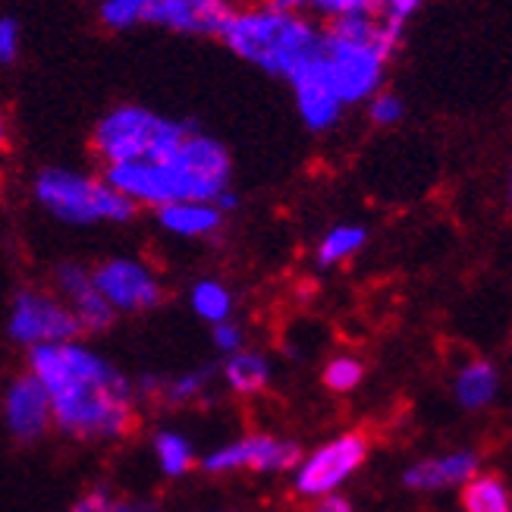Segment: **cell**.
I'll return each mask as SVG.
<instances>
[{
    "label": "cell",
    "mask_w": 512,
    "mask_h": 512,
    "mask_svg": "<svg viewBox=\"0 0 512 512\" xmlns=\"http://www.w3.org/2000/svg\"><path fill=\"white\" fill-rule=\"evenodd\" d=\"M365 110H368V120L374 126H396L399 120L406 117V101L399 98L396 92H387V88H381L371 101H365Z\"/></svg>",
    "instance_id": "cb8c5ba5"
},
{
    "label": "cell",
    "mask_w": 512,
    "mask_h": 512,
    "mask_svg": "<svg viewBox=\"0 0 512 512\" xmlns=\"http://www.w3.org/2000/svg\"><path fill=\"white\" fill-rule=\"evenodd\" d=\"M192 308L195 315H202L205 321H230V311H233V296L224 283L217 280H198L192 286Z\"/></svg>",
    "instance_id": "ffe728a7"
},
{
    "label": "cell",
    "mask_w": 512,
    "mask_h": 512,
    "mask_svg": "<svg viewBox=\"0 0 512 512\" xmlns=\"http://www.w3.org/2000/svg\"><path fill=\"white\" fill-rule=\"evenodd\" d=\"M32 374L51 396V415L66 434L123 437L136 428L126 377L76 343L32 346Z\"/></svg>",
    "instance_id": "6da1fadb"
},
{
    "label": "cell",
    "mask_w": 512,
    "mask_h": 512,
    "mask_svg": "<svg viewBox=\"0 0 512 512\" xmlns=\"http://www.w3.org/2000/svg\"><path fill=\"white\" fill-rule=\"evenodd\" d=\"M22 54V29L13 16H0V66H13Z\"/></svg>",
    "instance_id": "4316f807"
},
{
    "label": "cell",
    "mask_w": 512,
    "mask_h": 512,
    "mask_svg": "<svg viewBox=\"0 0 512 512\" xmlns=\"http://www.w3.org/2000/svg\"><path fill=\"white\" fill-rule=\"evenodd\" d=\"M462 509L465 512H512L506 484L494 475H475L462 484Z\"/></svg>",
    "instance_id": "e0dca14e"
},
{
    "label": "cell",
    "mask_w": 512,
    "mask_h": 512,
    "mask_svg": "<svg viewBox=\"0 0 512 512\" xmlns=\"http://www.w3.org/2000/svg\"><path fill=\"white\" fill-rule=\"evenodd\" d=\"M70 512H148L145 506H136V503H123V500H114L104 491H95L82 497Z\"/></svg>",
    "instance_id": "83f0119b"
},
{
    "label": "cell",
    "mask_w": 512,
    "mask_h": 512,
    "mask_svg": "<svg viewBox=\"0 0 512 512\" xmlns=\"http://www.w3.org/2000/svg\"><path fill=\"white\" fill-rule=\"evenodd\" d=\"M421 4H425V0H381L374 16L381 19V22H387V26L406 32V26L415 19V13L421 10Z\"/></svg>",
    "instance_id": "484cf974"
},
{
    "label": "cell",
    "mask_w": 512,
    "mask_h": 512,
    "mask_svg": "<svg viewBox=\"0 0 512 512\" xmlns=\"http://www.w3.org/2000/svg\"><path fill=\"white\" fill-rule=\"evenodd\" d=\"M497 384V368L491 362H472L456 377V399L465 409H484L497 396Z\"/></svg>",
    "instance_id": "2e32d148"
},
{
    "label": "cell",
    "mask_w": 512,
    "mask_h": 512,
    "mask_svg": "<svg viewBox=\"0 0 512 512\" xmlns=\"http://www.w3.org/2000/svg\"><path fill=\"white\" fill-rule=\"evenodd\" d=\"M227 384L239 396H255L267 387V362L255 352H236L227 362Z\"/></svg>",
    "instance_id": "d6986e66"
},
{
    "label": "cell",
    "mask_w": 512,
    "mask_h": 512,
    "mask_svg": "<svg viewBox=\"0 0 512 512\" xmlns=\"http://www.w3.org/2000/svg\"><path fill=\"white\" fill-rule=\"evenodd\" d=\"M239 327L236 324H230V321H220L217 327H214V343L224 349V352H236L239 349Z\"/></svg>",
    "instance_id": "f1b7e54d"
},
{
    "label": "cell",
    "mask_w": 512,
    "mask_h": 512,
    "mask_svg": "<svg viewBox=\"0 0 512 512\" xmlns=\"http://www.w3.org/2000/svg\"><path fill=\"white\" fill-rule=\"evenodd\" d=\"M368 242V230L359 224H340L327 230V236L321 239L318 246V264L321 267H333L346 258H352L355 252H362V246Z\"/></svg>",
    "instance_id": "ac0fdd59"
},
{
    "label": "cell",
    "mask_w": 512,
    "mask_h": 512,
    "mask_svg": "<svg viewBox=\"0 0 512 512\" xmlns=\"http://www.w3.org/2000/svg\"><path fill=\"white\" fill-rule=\"evenodd\" d=\"M7 145H10V126H7L4 114H0V154L7 151Z\"/></svg>",
    "instance_id": "1f68e13d"
},
{
    "label": "cell",
    "mask_w": 512,
    "mask_h": 512,
    "mask_svg": "<svg viewBox=\"0 0 512 512\" xmlns=\"http://www.w3.org/2000/svg\"><path fill=\"white\" fill-rule=\"evenodd\" d=\"M478 475V456L475 453H450V456H437L412 465L403 475L406 487L412 491H437V487H453L465 484Z\"/></svg>",
    "instance_id": "5bb4252c"
},
{
    "label": "cell",
    "mask_w": 512,
    "mask_h": 512,
    "mask_svg": "<svg viewBox=\"0 0 512 512\" xmlns=\"http://www.w3.org/2000/svg\"><path fill=\"white\" fill-rule=\"evenodd\" d=\"M289 92L296 101V114L308 132H330L346 114V104L340 101L337 88H333L327 66L321 60V51L308 57L299 70L286 79Z\"/></svg>",
    "instance_id": "30bf717a"
},
{
    "label": "cell",
    "mask_w": 512,
    "mask_h": 512,
    "mask_svg": "<svg viewBox=\"0 0 512 512\" xmlns=\"http://www.w3.org/2000/svg\"><path fill=\"white\" fill-rule=\"evenodd\" d=\"M158 224L183 239H205L214 236L224 227V211H220L214 202H176V205H164L154 211Z\"/></svg>",
    "instance_id": "9a60e30c"
},
{
    "label": "cell",
    "mask_w": 512,
    "mask_h": 512,
    "mask_svg": "<svg viewBox=\"0 0 512 512\" xmlns=\"http://www.w3.org/2000/svg\"><path fill=\"white\" fill-rule=\"evenodd\" d=\"M57 289L66 296V302H70L82 330H104L114 321V308H110L107 299L95 289L92 271H85L82 264H60Z\"/></svg>",
    "instance_id": "4fadbf2b"
},
{
    "label": "cell",
    "mask_w": 512,
    "mask_h": 512,
    "mask_svg": "<svg viewBox=\"0 0 512 512\" xmlns=\"http://www.w3.org/2000/svg\"><path fill=\"white\" fill-rule=\"evenodd\" d=\"M403 35V29L387 26L374 13L321 26V60L346 107H359L381 92L387 66L403 48Z\"/></svg>",
    "instance_id": "7a4b0ae2"
},
{
    "label": "cell",
    "mask_w": 512,
    "mask_h": 512,
    "mask_svg": "<svg viewBox=\"0 0 512 512\" xmlns=\"http://www.w3.org/2000/svg\"><path fill=\"white\" fill-rule=\"evenodd\" d=\"M368 456V437L365 434H343L337 440H330L327 447L318 453H311L296 475V494L308 500H321L359 469Z\"/></svg>",
    "instance_id": "ba28073f"
},
{
    "label": "cell",
    "mask_w": 512,
    "mask_h": 512,
    "mask_svg": "<svg viewBox=\"0 0 512 512\" xmlns=\"http://www.w3.org/2000/svg\"><path fill=\"white\" fill-rule=\"evenodd\" d=\"M35 202L70 227L95 224H129L136 217V205L120 195L104 176L73 170V167H44L32 180Z\"/></svg>",
    "instance_id": "5b68a950"
},
{
    "label": "cell",
    "mask_w": 512,
    "mask_h": 512,
    "mask_svg": "<svg viewBox=\"0 0 512 512\" xmlns=\"http://www.w3.org/2000/svg\"><path fill=\"white\" fill-rule=\"evenodd\" d=\"M302 453L296 443L277 440L267 434H252L242 437L224 450H214L205 459V472L211 475H224V472H286L299 465Z\"/></svg>",
    "instance_id": "8fae6325"
},
{
    "label": "cell",
    "mask_w": 512,
    "mask_h": 512,
    "mask_svg": "<svg viewBox=\"0 0 512 512\" xmlns=\"http://www.w3.org/2000/svg\"><path fill=\"white\" fill-rule=\"evenodd\" d=\"M236 13V0H148L142 29L183 38H220Z\"/></svg>",
    "instance_id": "8992f818"
},
{
    "label": "cell",
    "mask_w": 512,
    "mask_h": 512,
    "mask_svg": "<svg viewBox=\"0 0 512 512\" xmlns=\"http://www.w3.org/2000/svg\"><path fill=\"white\" fill-rule=\"evenodd\" d=\"M195 129L192 120L167 117L139 101L107 107L92 129V151L104 167L132 161H167Z\"/></svg>",
    "instance_id": "277c9868"
},
{
    "label": "cell",
    "mask_w": 512,
    "mask_h": 512,
    "mask_svg": "<svg viewBox=\"0 0 512 512\" xmlns=\"http://www.w3.org/2000/svg\"><path fill=\"white\" fill-rule=\"evenodd\" d=\"M381 0H308V13H315L324 22L349 19V16H371L377 13Z\"/></svg>",
    "instance_id": "7402d4cb"
},
{
    "label": "cell",
    "mask_w": 512,
    "mask_h": 512,
    "mask_svg": "<svg viewBox=\"0 0 512 512\" xmlns=\"http://www.w3.org/2000/svg\"><path fill=\"white\" fill-rule=\"evenodd\" d=\"M54 421L51 415V396L41 387L35 374L16 377L7 390V425L19 440H35L48 431Z\"/></svg>",
    "instance_id": "7c38bea8"
},
{
    "label": "cell",
    "mask_w": 512,
    "mask_h": 512,
    "mask_svg": "<svg viewBox=\"0 0 512 512\" xmlns=\"http://www.w3.org/2000/svg\"><path fill=\"white\" fill-rule=\"evenodd\" d=\"M82 330L79 318L70 305H63L54 296L44 293H19L10 315V333L13 340L26 346H48V343H70Z\"/></svg>",
    "instance_id": "52a82bcc"
},
{
    "label": "cell",
    "mask_w": 512,
    "mask_h": 512,
    "mask_svg": "<svg viewBox=\"0 0 512 512\" xmlns=\"http://www.w3.org/2000/svg\"><path fill=\"white\" fill-rule=\"evenodd\" d=\"M362 374H365V368L359 359H352V355H337V359H330L324 368V384L337 393H346L352 387H359Z\"/></svg>",
    "instance_id": "603a6c76"
},
{
    "label": "cell",
    "mask_w": 512,
    "mask_h": 512,
    "mask_svg": "<svg viewBox=\"0 0 512 512\" xmlns=\"http://www.w3.org/2000/svg\"><path fill=\"white\" fill-rule=\"evenodd\" d=\"M264 4H271L277 13H293V16L308 13V0H264Z\"/></svg>",
    "instance_id": "f546056e"
},
{
    "label": "cell",
    "mask_w": 512,
    "mask_h": 512,
    "mask_svg": "<svg viewBox=\"0 0 512 512\" xmlns=\"http://www.w3.org/2000/svg\"><path fill=\"white\" fill-rule=\"evenodd\" d=\"M217 41H224L236 60L286 82L308 57L321 51V26L308 13H277L261 0L252 7H236Z\"/></svg>",
    "instance_id": "3957f363"
},
{
    "label": "cell",
    "mask_w": 512,
    "mask_h": 512,
    "mask_svg": "<svg viewBox=\"0 0 512 512\" xmlns=\"http://www.w3.org/2000/svg\"><path fill=\"white\" fill-rule=\"evenodd\" d=\"M154 450H158V459H161V469L176 478V475H186L192 469V450L189 443L180 437V434H158V440H154Z\"/></svg>",
    "instance_id": "44dd1931"
},
{
    "label": "cell",
    "mask_w": 512,
    "mask_h": 512,
    "mask_svg": "<svg viewBox=\"0 0 512 512\" xmlns=\"http://www.w3.org/2000/svg\"><path fill=\"white\" fill-rule=\"evenodd\" d=\"M315 512H352V506H349L343 497H333V494H327V497H321V500H318Z\"/></svg>",
    "instance_id": "4dcf8cb0"
},
{
    "label": "cell",
    "mask_w": 512,
    "mask_h": 512,
    "mask_svg": "<svg viewBox=\"0 0 512 512\" xmlns=\"http://www.w3.org/2000/svg\"><path fill=\"white\" fill-rule=\"evenodd\" d=\"M92 280L114 311H148L164 299L158 274L136 258H110L95 267Z\"/></svg>",
    "instance_id": "9c48e42d"
},
{
    "label": "cell",
    "mask_w": 512,
    "mask_h": 512,
    "mask_svg": "<svg viewBox=\"0 0 512 512\" xmlns=\"http://www.w3.org/2000/svg\"><path fill=\"white\" fill-rule=\"evenodd\" d=\"M208 384V371H192V374H183V377H173V381L167 384H158L161 396L167 399V403H189V399L202 396Z\"/></svg>",
    "instance_id": "d4e9b609"
}]
</instances>
